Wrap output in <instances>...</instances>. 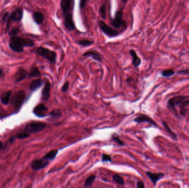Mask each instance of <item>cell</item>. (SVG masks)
Wrapping results in <instances>:
<instances>
[{
	"label": "cell",
	"mask_w": 189,
	"mask_h": 188,
	"mask_svg": "<svg viewBox=\"0 0 189 188\" xmlns=\"http://www.w3.org/2000/svg\"><path fill=\"white\" fill-rule=\"evenodd\" d=\"M34 45V42L32 40L17 36H12L9 43L11 49L17 52H23L24 47H32Z\"/></svg>",
	"instance_id": "1"
},
{
	"label": "cell",
	"mask_w": 189,
	"mask_h": 188,
	"mask_svg": "<svg viewBox=\"0 0 189 188\" xmlns=\"http://www.w3.org/2000/svg\"><path fill=\"white\" fill-rule=\"evenodd\" d=\"M37 52L39 55L45 58L48 61L51 62V63L56 62V54L55 52L46 48L39 47L37 49Z\"/></svg>",
	"instance_id": "2"
},
{
	"label": "cell",
	"mask_w": 189,
	"mask_h": 188,
	"mask_svg": "<svg viewBox=\"0 0 189 188\" xmlns=\"http://www.w3.org/2000/svg\"><path fill=\"white\" fill-rule=\"evenodd\" d=\"M26 99V94L25 92L22 91H20L12 98L11 101V104L15 109V110H18L22 107V104Z\"/></svg>",
	"instance_id": "3"
},
{
	"label": "cell",
	"mask_w": 189,
	"mask_h": 188,
	"mask_svg": "<svg viewBox=\"0 0 189 188\" xmlns=\"http://www.w3.org/2000/svg\"><path fill=\"white\" fill-rule=\"evenodd\" d=\"M46 125V123L41 122H32L28 124L26 126L25 130L26 132L30 133H36L43 130Z\"/></svg>",
	"instance_id": "4"
},
{
	"label": "cell",
	"mask_w": 189,
	"mask_h": 188,
	"mask_svg": "<svg viewBox=\"0 0 189 188\" xmlns=\"http://www.w3.org/2000/svg\"><path fill=\"white\" fill-rule=\"evenodd\" d=\"M99 26L100 27V28L102 30L103 33L109 37L116 36L118 34L117 31L115 30L112 28L107 25L103 21H100Z\"/></svg>",
	"instance_id": "5"
},
{
	"label": "cell",
	"mask_w": 189,
	"mask_h": 188,
	"mask_svg": "<svg viewBox=\"0 0 189 188\" xmlns=\"http://www.w3.org/2000/svg\"><path fill=\"white\" fill-rule=\"evenodd\" d=\"M49 161L43 157L41 159H38L33 161L31 163V168L34 171H39L43 169L49 164Z\"/></svg>",
	"instance_id": "6"
},
{
	"label": "cell",
	"mask_w": 189,
	"mask_h": 188,
	"mask_svg": "<svg viewBox=\"0 0 189 188\" xmlns=\"http://www.w3.org/2000/svg\"><path fill=\"white\" fill-rule=\"evenodd\" d=\"M33 113L37 117H44L48 115V109L44 104H40L34 108Z\"/></svg>",
	"instance_id": "7"
},
{
	"label": "cell",
	"mask_w": 189,
	"mask_h": 188,
	"mask_svg": "<svg viewBox=\"0 0 189 188\" xmlns=\"http://www.w3.org/2000/svg\"><path fill=\"white\" fill-rule=\"evenodd\" d=\"M186 98L187 97H184V96H177V97H173L169 100L168 102V107L170 109H172L174 112H176L175 106L176 105H178L180 104H181V103L183 102Z\"/></svg>",
	"instance_id": "8"
},
{
	"label": "cell",
	"mask_w": 189,
	"mask_h": 188,
	"mask_svg": "<svg viewBox=\"0 0 189 188\" xmlns=\"http://www.w3.org/2000/svg\"><path fill=\"white\" fill-rule=\"evenodd\" d=\"M64 26L67 31H72L75 29V24L72 20V13L64 15Z\"/></svg>",
	"instance_id": "9"
},
{
	"label": "cell",
	"mask_w": 189,
	"mask_h": 188,
	"mask_svg": "<svg viewBox=\"0 0 189 188\" xmlns=\"http://www.w3.org/2000/svg\"><path fill=\"white\" fill-rule=\"evenodd\" d=\"M23 15V11L21 8H17L14 10L12 14L9 16L8 18V22L10 20H13V21H17L19 22L22 20V17Z\"/></svg>",
	"instance_id": "10"
},
{
	"label": "cell",
	"mask_w": 189,
	"mask_h": 188,
	"mask_svg": "<svg viewBox=\"0 0 189 188\" xmlns=\"http://www.w3.org/2000/svg\"><path fill=\"white\" fill-rule=\"evenodd\" d=\"M60 6L63 15L72 13L71 0H61Z\"/></svg>",
	"instance_id": "11"
},
{
	"label": "cell",
	"mask_w": 189,
	"mask_h": 188,
	"mask_svg": "<svg viewBox=\"0 0 189 188\" xmlns=\"http://www.w3.org/2000/svg\"><path fill=\"white\" fill-rule=\"evenodd\" d=\"M123 23L122 13L121 11H117L115 18L112 21V24L115 28L118 29L122 26Z\"/></svg>",
	"instance_id": "12"
},
{
	"label": "cell",
	"mask_w": 189,
	"mask_h": 188,
	"mask_svg": "<svg viewBox=\"0 0 189 188\" xmlns=\"http://www.w3.org/2000/svg\"><path fill=\"white\" fill-rule=\"evenodd\" d=\"M147 175L148 177L152 182L153 183L154 185H155L158 181L162 178H163L164 174L163 173H153L150 172H146Z\"/></svg>",
	"instance_id": "13"
},
{
	"label": "cell",
	"mask_w": 189,
	"mask_h": 188,
	"mask_svg": "<svg viewBox=\"0 0 189 188\" xmlns=\"http://www.w3.org/2000/svg\"><path fill=\"white\" fill-rule=\"evenodd\" d=\"M134 122L137 123H140V122H147L153 124L155 126H157V124L152 119H151L150 117L145 115H141L139 117H137L136 119H134Z\"/></svg>",
	"instance_id": "14"
},
{
	"label": "cell",
	"mask_w": 189,
	"mask_h": 188,
	"mask_svg": "<svg viewBox=\"0 0 189 188\" xmlns=\"http://www.w3.org/2000/svg\"><path fill=\"white\" fill-rule=\"evenodd\" d=\"M51 83L49 81H46L42 91V99L44 100H48L50 97L51 91Z\"/></svg>",
	"instance_id": "15"
},
{
	"label": "cell",
	"mask_w": 189,
	"mask_h": 188,
	"mask_svg": "<svg viewBox=\"0 0 189 188\" xmlns=\"http://www.w3.org/2000/svg\"><path fill=\"white\" fill-rule=\"evenodd\" d=\"M83 56H85V57H91L95 60L98 61V62H101L102 60V56H101V55L98 52L95 51L86 52L84 54Z\"/></svg>",
	"instance_id": "16"
},
{
	"label": "cell",
	"mask_w": 189,
	"mask_h": 188,
	"mask_svg": "<svg viewBox=\"0 0 189 188\" xmlns=\"http://www.w3.org/2000/svg\"><path fill=\"white\" fill-rule=\"evenodd\" d=\"M27 75V72L26 70L23 68H20L18 71L15 75V78H16L15 82H19L23 81L26 78Z\"/></svg>",
	"instance_id": "17"
},
{
	"label": "cell",
	"mask_w": 189,
	"mask_h": 188,
	"mask_svg": "<svg viewBox=\"0 0 189 188\" xmlns=\"http://www.w3.org/2000/svg\"><path fill=\"white\" fill-rule=\"evenodd\" d=\"M43 81L41 79H36L31 82L30 89L31 91H35L39 88L43 84Z\"/></svg>",
	"instance_id": "18"
},
{
	"label": "cell",
	"mask_w": 189,
	"mask_h": 188,
	"mask_svg": "<svg viewBox=\"0 0 189 188\" xmlns=\"http://www.w3.org/2000/svg\"><path fill=\"white\" fill-rule=\"evenodd\" d=\"M34 20L37 24H41L44 20V15L40 12H36L33 15Z\"/></svg>",
	"instance_id": "19"
},
{
	"label": "cell",
	"mask_w": 189,
	"mask_h": 188,
	"mask_svg": "<svg viewBox=\"0 0 189 188\" xmlns=\"http://www.w3.org/2000/svg\"><path fill=\"white\" fill-rule=\"evenodd\" d=\"M11 95H12V92L11 91L6 92L4 93L1 96V102L5 105L8 104L10 101Z\"/></svg>",
	"instance_id": "20"
},
{
	"label": "cell",
	"mask_w": 189,
	"mask_h": 188,
	"mask_svg": "<svg viewBox=\"0 0 189 188\" xmlns=\"http://www.w3.org/2000/svg\"><path fill=\"white\" fill-rule=\"evenodd\" d=\"M131 56L133 58V65L136 67H138V66L140 65L141 63V59L137 56V54L136 53V52L133 50H131L129 51Z\"/></svg>",
	"instance_id": "21"
},
{
	"label": "cell",
	"mask_w": 189,
	"mask_h": 188,
	"mask_svg": "<svg viewBox=\"0 0 189 188\" xmlns=\"http://www.w3.org/2000/svg\"><path fill=\"white\" fill-rule=\"evenodd\" d=\"M51 120H56L59 119L62 115V113L59 109H56L51 111L49 114Z\"/></svg>",
	"instance_id": "22"
},
{
	"label": "cell",
	"mask_w": 189,
	"mask_h": 188,
	"mask_svg": "<svg viewBox=\"0 0 189 188\" xmlns=\"http://www.w3.org/2000/svg\"><path fill=\"white\" fill-rule=\"evenodd\" d=\"M58 153V150H52L51 151L49 152L47 154H46L44 156V157L46 158V159H48L49 161H51V160L54 159L56 158Z\"/></svg>",
	"instance_id": "23"
},
{
	"label": "cell",
	"mask_w": 189,
	"mask_h": 188,
	"mask_svg": "<svg viewBox=\"0 0 189 188\" xmlns=\"http://www.w3.org/2000/svg\"><path fill=\"white\" fill-rule=\"evenodd\" d=\"M41 72L39 71L38 67H34L32 68L30 71L29 73V77H34L41 76Z\"/></svg>",
	"instance_id": "24"
},
{
	"label": "cell",
	"mask_w": 189,
	"mask_h": 188,
	"mask_svg": "<svg viewBox=\"0 0 189 188\" xmlns=\"http://www.w3.org/2000/svg\"><path fill=\"white\" fill-rule=\"evenodd\" d=\"M96 178V176L95 175H91L89 176L86 179V180L85 185H84V187L87 188L89 187H90L93 184V183L94 182Z\"/></svg>",
	"instance_id": "25"
},
{
	"label": "cell",
	"mask_w": 189,
	"mask_h": 188,
	"mask_svg": "<svg viewBox=\"0 0 189 188\" xmlns=\"http://www.w3.org/2000/svg\"><path fill=\"white\" fill-rule=\"evenodd\" d=\"M112 178L113 180L116 183L118 184L119 185H123L124 183V182L123 178L121 177H120L119 175H117V174L113 175Z\"/></svg>",
	"instance_id": "26"
},
{
	"label": "cell",
	"mask_w": 189,
	"mask_h": 188,
	"mask_svg": "<svg viewBox=\"0 0 189 188\" xmlns=\"http://www.w3.org/2000/svg\"><path fill=\"white\" fill-rule=\"evenodd\" d=\"M163 124L164 126L165 127V129L166 131H167V132L169 133V135H170V136H171L172 138H173L175 140V139L176 138V135L174 133V132H173V131L170 129L169 126H168V125L165 123V122H163Z\"/></svg>",
	"instance_id": "27"
},
{
	"label": "cell",
	"mask_w": 189,
	"mask_h": 188,
	"mask_svg": "<svg viewBox=\"0 0 189 188\" xmlns=\"http://www.w3.org/2000/svg\"><path fill=\"white\" fill-rule=\"evenodd\" d=\"M174 71L172 70H166L162 72V75L164 77H170L174 74Z\"/></svg>",
	"instance_id": "28"
},
{
	"label": "cell",
	"mask_w": 189,
	"mask_h": 188,
	"mask_svg": "<svg viewBox=\"0 0 189 188\" xmlns=\"http://www.w3.org/2000/svg\"><path fill=\"white\" fill-rule=\"evenodd\" d=\"M112 140L119 146H124V143L117 136H113Z\"/></svg>",
	"instance_id": "29"
},
{
	"label": "cell",
	"mask_w": 189,
	"mask_h": 188,
	"mask_svg": "<svg viewBox=\"0 0 189 188\" xmlns=\"http://www.w3.org/2000/svg\"><path fill=\"white\" fill-rule=\"evenodd\" d=\"M112 158L111 156L107 154H103L102 156V161L103 162H111Z\"/></svg>",
	"instance_id": "30"
},
{
	"label": "cell",
	"mask_w": 189,
	"mask_h": 188,
	"mask_svg": "<svg viewBox=\"0 0 189 188\" xmlns=\"http://www.w3.org/2000/svg\"><path fill=\"white\" fill-rule=\"evenodd\" d=\"M100 13H101L102 18L105 19L106 18V6L103 5L100 8Z\"/></svg>",
	"instance_id": "31"
},
{
	"label": "cell",
	"mask_w": 189,
	"mask_h": 188,
	"mask_svg": "<svg viewBox=\"0 0 189 188\" xmlns=\"http://www.w3.org/2000/svg\"><path fill=\"white\" fill-rule=\"evenodd\" d=\"M93 42L91 41H80L78 43L81 45L85 46H87L91 45Z\"/></svg>",
	"instance_id": "32"
},
{
	"label": "cell",
	"mask_w": 189,
	"mask_h": 188,
	"mask_svg": "<svg viewBox=\"0 0 189 188\" xmlns=\"http://www.w3.org/2000/svg\"><path fill=\"white\" fill-rule=\"evenodd\" d=\"M30 136V135L27 133V132H22V133H20L17 135V137L20 139H23V138H26Z\"/></svg>",
	"instance_id": "33"
},
{
	"label": "cell",
	"mask_w": 189,
	"mask_h": 188,
	"mask_svg": "<svg viewBox=\"0 0 189 188\" xmlns=\"http://www.w3.org/2000/svg\"><path fill=\"white\" fill-rule=\"evenodd\" d=\"M69 87V82H67L64 83V85H63V86L62 87V91L64 92H66L67 90L68 89Z\"/></svg>",
	"instance_id": "34"
},
{
	"label": "cell",
	"mask_w": 189,
	"mask_h": 188,
	"mask_svg": "<svg viewBox=\"0 0 189 188\" xmlns=\"http://www.w3.org/2000/svg\"><path fill=\"white\" fill-rule=\"evenodd\" d=\"M18 29L17 28H15L13 29L12 31H10V33H9V35L11 36H16V35L18 34Z\"/></svg>",
	"instance_id": "35"
},
{
	"label": "cell",
	"mask_w": 189,
	"mask_h": 188,
	"mask_svg": "<svg viewBox=\"0 0 189 188\" xmlns=\"http://www.w3.org/2000/svg\"><path fill=\"white\" fill-rule=\"evenodd\" d=\"M189 104V101H186L185 102H182L181 103V111L184 110V109L185 108V107H187Z\"/></svg>",
	"instance_id": "36"
},
{
	"label": "cell",
	"mask_w": 189,
	"mask_h": 188,
	"mask_svg": "<svg viewBox=\"0 0 189 188\" xmlns=\"http://www.w3.org/2000/svg\"><path fill=\"white\" fill-rule=\"evenodd\" d=\"M87 0H80V7L81 8H84L85 6H86V3Z\"/></svg>",
	"instance_id": "37"
},
{
	"label": "cell",
	"mask_w": 189,
	"mask_h": 188,
	"mask_svg": "<svg viewBox=\"0 0 189 188\" xmlns=\"http://www.w3.org/2000/svg\"><path fill=\"white\" fill-rule=\"evenodd\" d=\"M137 187L138 188H144L145 187L144 183L142 181H139V182H138L137 184Z\"/></svg>",
	"instance_id": "38"
},
{
	"label": "cell",
	"mask_w": 189,
	"mask_h": 188,
	"mask_svg": "<svg viewBox=\"0 0 189 188\" xmlns=\"http://www.w3.org/2000/svg\"><path fill=\"white\" fill-rule=\"evenodd\" d=\"M2 146H3L2 143H1V142L0 141V150L1 149V148L2 147Z\"/></svg>",
	"instance_id": "39"
},
{
	"label": "cell",
	"mask_w": 189,
	"mask_h": 188,
	"mask_svg": "<svg viewBox=\"0 0 189 188\" xmlns=\"http://www.w3.org/2000/svg\"><path fill=\"white\" fill-rule=\"evenodd\" d=\"M121 1H122L123 2H124V3H126L128 0H121Z\"/></svg>",
	"instance_id": "40"
},
{
	"label": "cell",
	"mask_w": 189,
	"mask_h": 188,
	"mask_svg": "<svg viewBox=\"0 0 189 188\" xmlns=\"http://www.w3.org/2000/svg\"><path fill=\"white\" fill-rule=\"evenodd\" d=\"M2 117V114H1V112H0V117Z\"/></svg>",
	"instance_id": "41"
}]
</instances>
